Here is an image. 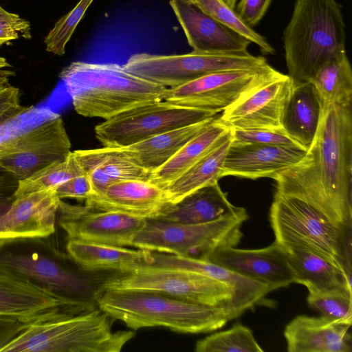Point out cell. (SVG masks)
<instances>
[{"label": "cell", "instance_id": "74e56055", "mask_svg": "<svg viewBox=\"0 0 352 352\" xmlns=\"http://www.w3.org/2000/svg\"><path fill=\"white\" fill-rule=\"evenodd\" d=\"M30 109L21 104L18 88L9 85L0 89V127Z\"/></svg>", "mask_w": 352, "mask_h": 352}, {"label": "cell", "instance_id": "60d3db41", "mask_svg": "<svg viewBox=\"0 0 352 352\" xmlns=\"http://www.w3.org/2000/svg\"><path fill=\"white\" fill-rule=\"evenodd\" d=\"M30 27V22L20 17L0 19V45L17 39L19 33L29 34Z\"/></svg>", "mask_w": 352, "mask_h": 352}, {"label": "cell", "instance_id": "9c48e42d", "mask_svg": "<svg viewBox=\"0 0 352 352\" xmlns=\"http://www.w3.org/2000/svg\"><path fill=\"white\" fill-rule=\"evenodd\" d=\"M268 65L265 58L242 53H190L131 56L123 66L128 72L149 81L172 88L210 73L255 69Z\"/></svg>", "mask_w": 352, "mask_h": 352}, {"label": "cell", "instance_id": "277c9868", "mask_svg": "<svg viewBox=\"0 0 352 352\" xmlns=\"http://www.w3.org/2000/svg\"><path fill=\"white\" fill-rule=\"evenodd\" d=\"M283 41L293 84L311 82L322 65L346 54L342 6L336 0H296Z\"/></svg>", "mask_w": 352, "mask_h": 352}, {"label": "cell", "instance_id": "8d00e7d4", "mask_svg": "<svg viewBox=\"0 0 352 352\" xmlns=\"http://www.w3.org/2000/svg\"><path fill=\"white\" fill-rule=\"evenodd\" d=\"M230 129L232 140L235 142L300 146L283 129Z\"/></svg>", "mask_w": 352, "mask_h": 352}, {"label": "cell", "instance_id": "7a4b0ae2", "mask_svg": "<svg viewBox=\"0 0 352 352\" xmlns=\"http://www.w3.org/2000/svg\"><path fill=\"white\" fill-rule=\"evenodd\" d=\"M59 77L78 114L104 120L162 101L168 89L116 63L75 61L64 67Z\"/></svg>", "mask_w": 352, "mask_h": 352}, {"label": "cell", "instance_id": "7dc6e473", "mask_svg": "<svg viewBox=\"0 0 352 352\" xmlns=\"http://www.w3.org/2000/svg\"><path fill=\"white\" fill-rule=\"evenodd\" d=\"M183 1H186V2H187V3H190V0H183Z\"/></svg>", "mask_w": 352, "mask_h": 352}, {"label": "cell", "instance_id": "7c38bea8", "mask_svg": "<svg viewBox=\"0 0 352 352\" xmlns=\"http://www.w3.org/2000/svg\"><path fill=\"white\" fill-rule=\"evenodd\" d=\"M71 146L63 120L56 116L24 133L6 140L0 168L19 181L24 179L65 159Z\"/></svg>", "mask_w": 352, "mask_h": 352}, {"label": "cell", "instance_id": "836d02e7", "mask_svg": "<svg viewBox=\"0 0 352 352\" xmlns=\"http://www.w3.org/2000/svg\"><path fill=\"white\" fill-rule=\"evenodd\" d=\"M197 352H263L252 331L236 324L230 329L208 336L197 342Z\"/></svg>", "mask_w": 352, "mask_h": 352}, {"label": "cell", "instance_id": "484cf974", "mask_svg": "<svg viewBox=\"0 0 352 352\" xmlns=\"http://www.w3.org/2000/svg\"><path fill=\"white\" fill-rule=\"evenodd\" d=\"M321 111L322 101L311 82L293 84L282 115V129L307 150L317 132Z\"/></svg>", "mask_w": 352, "mask_h": 352}, {"label": "cell", "instance_id": "603a6c76", "mask_svg": "<svg viewBox=\"0 0 352 352\" xmlns=\"http://www.w3.org/2000/svg\"><path fill=\"white\" fill-rule=\"evenodd\" d=\"M282 247L293 274L294 283L303 285L309 293L352 290L351 275L330 259L305 247Z\"/></svg>", "mask_w": 352, "mask_h": 352}, {"label": "cell", "instance_id": "4316f807", "mask_svg": "<svg viewBox=\"0 0 352 352\" xmlns=\"http://www.w3.org/2000/svg\"><path fill=\"white\" fill-rule=\"evenodd\" d=\"M214 118L172 129L121 148L150 174L166 162Z\"/></svg>", "mask_w": 352, "mask_h": 352}, {"label": "cell", "instance_id": "4dcf8cb0", "mask_svg": "<svg viewBox=\"0 0 352 352\" xmlns=\"http://www.w3.org/2000/svg\"><path fill=\"white\" fill-rule=\"evenodd\" d=\"M322 105L352 102V69L346 53L327 62L311 81Z\"/></svg>", "mask_w": 352, "mask_h": 352}, {"label": "cell", "instance_id": "ab89813d", "mask_svg": "<svg viewBox=\"0 0 352 352\" xmlns=\"http://www.w3.org/2000/svg\"><path fill=\"white\" fill-rule=\"evenodd\" d=\"M272 0H240L236 12L250 27L257 25L266 14Z\"/></svg>", "mask_w": 352, "mask_h": 352}, {"label": "cell", "instance_id": "f1b7e54d", "mask_svg": "<svg viewBox=\"0 0 352 352\" xmlns=\"http://www.w3.org/2000/svg\"><path fill=\"white\" fill-rule=\"evenodd\" d=\"M231 129L205 155L182 175L164 188L167 201L174 205L197 190L218 182L228 148Z\"/></svg>", "mask_w": 352, "mask_h": 352}, {"label": "cell", "instance_id": "ffe728a7", "mask_svg": "<svg viewBox=\"0 0 352 352\" xmlns=\"http://www.w3.org/2000/svg\"><path fill=\"white\" fill-rule=\"evenodd\" d=\"M85 205L146 219L159 218L171 206L163 188L144 179L116 181L102 194L85 200Z\"/></svg>", "mask_w": 352, "mask_h": 352}, {"label": "cell", "instance_id": "f6af8a7d", "mask_svg": "<svg viewBox=\"0 0 352 352\" xmlns=\"http://www.w3.org/2000/svg\"><path fill=\"white\" fill-rule=\"evenodd\" d=\"M19 16L14 13L8 12L0 6V19H15Z\"/></svg>", "mask_w": 352, "mask_h": 352}, {"label": "cell", "instance_id": "8fae6325", "mask_svg": "<svg viewBox=\"0 0 352 352\" xmlns=\"http://www.w3.org/2000/svg\"><path fill=\"white\" fill-rule=\"evenodd\" d=\"M280 74L269 64L255 69L210 73L168 88L164 100L217 114L255 87Z\"/></svg>", "mask_w": 352, "mask_h": 352}, {"label": "cell", "instance_id": "f35d334b", "mask_svg": "<svg viewBox=\"0 0 352 352\" xmlns=\"http://www.w3.org/2000/svg\"><path fill=\"white\" fill-rule=\"evenodd\" d=\"M55 191L60 199L74 198L85 201L94 195L93 188L87 173L66 180L58 186Z\"/></svg>", "mask_w": 352, "mask_h": 352}, {"label": "cell", "instance_id": "3957f363", "mask_svg": "<svg viewBox=\"0 0 352 352\" xmlns=\"http://www.w3.org/2000/svg\"><path fill=\"white\" fill-rule=\"evenodd\" d=\"M95 301L133 330L163 327L182 333H208L236 318L228 305L209 306L154 292L102 288Z\"/></svg>", "mask_w": 352, "mask_h": 352}, {"label": "cell", "instance_id": "44dd1931", "mask_svg": "<svg viewBox=\"0 0 352 352\" xmlns=\"http://www.w3.org/2000/svg\"><path fill=\"white\" fill-rule=\"evenodd\" d=\"M170 5L193 51L203 53H242L251 42L221 24L192 3L170 0Z\"/></svg>", "mask_w": 352, "mask_h": 352}, {"label": "cell", "instance_id": "cb8c5ba5", "mask_svg": "<svg viewBox=\"0 0 352 352\" xmlns=\"http://www.w3.org/2000/svg\"><path fill=\"white\" fill-rule=\"evenodd\" d=\"M247 213L232 204L219 183L197 190L176 204L170 206L157 219L174 223L197 224Z\"/></svg>", "mask_w": 352, "mask_h": 352}, {"label": "cell", "instance_id": "ee69618b", "mask_svg": "<svg viewBox=\"0 0 352 352\" xmlns=\"http://www.w3.org/2000/svg\"><path fill=\"white\" fill-rule=\"evenodd\" d=\"M11 67L5 58L0 56V89L10 85V78L15 76L14 71L10 69Z\"/></svg>", "mask_w": 352, "mask_h": 352}, {"label": "cell", "instance_id": "e0dca14e", "mask_svg": "<svg viewBox=\"0 0 352 352\" xmlns=\"http://www.w3.org/2000/svg\"><path fill=\"white\" fill-rule=\"evenodd\" d=\"M205 259L265 283L272 291L294 283L285 250L276 241L261 249H218Z\"/></svg>", "mask_w": 352, "mask_h": 352}, {"label": "cell", "instance_id": "8992f818", "mask_svg": "<svg viewBox=\"0 0 352 352\" xmlns=\"http://www.w3.org/2000/svg\"><path fill=\"white\" fill-rule=\"evenodd\" d=\"M0 265L62 297L96 302L106 277L80 267L50 236L0 240Z\"/></svg>", "mask_w": 352, "mask_h": 352}, {"label": "cell", "instance_id": "d6a6232c", "mask_svg": "<svg viewBox=\"0 0 352 352\" xmlns=\"http://www.w3.org/2000/svg\"><path fill=\"white\" fill-rule=\"evenodd\" d=\"M203 12L221 24L256 45L265 54H274L275 50L261 34L246 24L234 8L222 0H190Z\"/></svg>", "mask_w": 352, "mask_h": 352}, {"label": "cell", "instance_id": "ba28073f", "mask_svg": "<svg viewBox=\"0 0 352 352\" xmlns=\"http://www.w3.org/2000/svg\"><path fill=\"white\" fill-rule=\"evenodd\" d=\"M102 288L163 294L195 303L230 305L235 290L229 285L200 273L148 265L107 276Z\"/></svg>", "mask_w": 352, "mask_h": 352}, {"label": "cell", "instance_id": "7bdbcfd3", "mask_svg": "<svg viewBox=\"0 0 352 352\" xmlns=\"http://www.w3.org/2000/svg\"><path fill=\"white\" fill-rule=\"evenodd\" d=\"M19 180L0 169V214L6 211L14 200Z\"/></svg>", "mask_w": 352, "mask_h": 352}, {"label": "cell", "instance_id": "5bb4252c", "mask_svg": "<svg viewBox=\"0 0 352 352\" xmlns=\"http://www.w3.org/2000/svg\"><path fill=\"white\" fill-rule=\"evenodd\" d=\"M94 307L91 302L55 294L0 265V316L32 322L58 312L79 313Z\"/></svg>", "mask_w": 352, "mask_h": 352}, {"label": "cell", "instance_id": "1f68e13d", "mask_svg": "<svg viewBox=\"0 0 352 352\" xmlns=\"http://www.w3.org/2000/svg\"><path fill=\"white\" fill-rule=\"evenodd\" d=\"M85 173L71 151L65 159L55 162L30 177L19 180L14 197L41 190L56 189L66 180Z\"/></svg>", "mask_w": 352, "mask_h": 352}, {"label": "cell", "instance_id": "d590c367", "mask_svg": "<svg viewBox=\"0 0 352 352\" xmlns=\"http://www.w3.org/2000/svg\"><path fill=\"white\" fill-rule=\"evenodd\" d=\"M93 1L80 0L71 11L59 19L45 38L47 52L58 56L65 54L66 44Z\"/></svg>", "mask_w": 352, "mask_h": 352}, {"label": "cell", "instance_id": "b9f144b4", "mask_svg": "<svg viewBox=\"0 0 352 352\" xmlns=\"http://www.w3.org/2000/svg\"><path fill=\"white\" fill-rule=\"evenodd\" d=\"M30 322L13 317L0 316V352L19 335Z\"/></svg>", "mask_w": 352, "mask_h": 352}, {"label": "cell", "instance_id": "f546056e", "mask_svg": "<svg viewBox=\"0 0 352 352\" xmlns=\"http://www.w3.org/2000/svg\"><path fill=\"white\" fill-rule=\"evenodd\" d=\"M73 153L85 173L90 168L97 167L116 182L124 179L148 180L150 175L121 148L104 146L75 151Z\"/></svg>", "mask_w": 352, "mask_h": 352}, {"label": "cell", "instance_id": "5b68a950", "mask_svg": "<svg viewBox=\"0 0 352 352\" xmlns=\"http://www.w3.org/2000/svg\"><path fill=\"white\" fill-rule=\"evenodd\" d=\"M115 320L98 307L44 316L30 322L1 352H119L135 333L113 331Z\"/></svg>", "mask_w": 352, "mask_h": 352}, {"label": "cell", "instance_id": "6da1fadb", "mask_svg": "<svg viewBox=\"0 0 352 352\" xmlns=\"http://www.w3.org/2000/svg\"><path fill=\"white\" fill-rule=\"evenodd\" d=\"M273 179L276 194L299 198L352 229V102L322 104L317 132L305 155Z\"/></svg>", "mask_w": 352, "mask_h": 352}, {"label": "cell", "instance_id": "30bf717a", "mask_svg": "<svg viewBox=\"0 0 352 352\" xmlns=\"http://www.w3.org/2000/svg\"><path fill=\"white\" fill-rule=\"evenodd\" d=\"M216 115L162 100L117 114L96 125L94 131L104 146L122 148Z\"/></svg>", "mask_w": 352, "mask_h": 352}, {"label": "cell", "instance_id": "ac0fdd59", "mask_svg": "<svg viewBox=\"0 0 352 352\" xmlns=\"http://www.w3.org/2000/svg\"><path fill=\"white\" fill-rule=\"evenodd\" d=\"M306 151L298 146L240 143L232 140L224 160L221 178L231 175L252 179H273L298 162Z\"/></svg>", "mask_w": 352, "mask_h": 352}, {"label": "cell", "instance_id": "e575fe53", "mask_svg": "<svg viewBox=\"0 0 352 352\" xmlns=\"http://www.w3.org/2000/svg\"><path fill=\"white\" fill-rule=\"evenodd\" d=\"M309 306L330 320L352 324V290L309 293Z\"/></svg>", "mask_w": 352, "mask_h": 352}, {"label": "cell", "instance_id": "7402d4cb", "mask_svg": "<svg viewBox=\"0 0 352 352\" xmlns=\"http://www.w3.org/2000/svg\"><path fill=\"white\" fill-rule=\"evenodd\" d=\"M351 324L323 316L300 315L285 327L284 336L289 352H351Z\"/></svg>", "mask_w": 352, "mask_h": 352}, {"label": "cell", "instance_id": "2e32d148", "mask_svg": "<svg viewBox=\"0 0 352 352\" xmlns=\"http://www.w3.org/2000/svg\"><path fill=\"white\" fill-rule=\"evenodd\" d=\"M60 200L55 189L15 197L0 214V240L51 236L56 231Z\"/></svg>", "mask_w": 352, "mask_h": 352}, {"label": "cell", "instance_id": "d6986e66", "mask_svg": "<svg viewBox=\"0 0 352 352\" xmlns=\"http://www.w3.org/2000/svg\"><path fill=\"white\" fill-rule=\"evenodd\" d=\"M144 265L195 272L229 285L235 290L230 309L236 318L259 305L272 292L265 283L203 258L151 252V261Z\"/></svg>", "mask_w": 352, "mask_h": 352}, {"label": "cell", "instance_id": "9a60e30c", "mask_svg": "<svg viewBox=\"0 0 352 352\" xmlns=\"http://www.w3.org/2000/svg\"><path fill=\"white\" fill-rule=\"evenodd\" d=\"M292 85L289 76L281 73L240 98L218 119L230 129H282V115Z\"/></svg>", "mask_w": 352, "mask_h": 352}, {"label": "cell", "instance_id": "bcb514c9", "mask_svg": "<svg viewBox=\"0 0 352 352\" xmlns=\"http://www.w3.org/2000/svg\"><path fill=\"white\" fill-rule=\"evenodd\" d=\"M222 1H223L226 4H228L231 8L235 9L237 0H222Z\"/></svg>", "mask_w": 352, "mask_h": 352}, {"label": "cell", "instance_id": "83f0119b", "mask_svg": "<svg viewBox=\"0 0 352 352\" xmlns=\"http://www.w3.org/2000/svg\"><path fill=\"white\" fill-rule=\"evenodd\" d=\"M230 130L214 118L166 162L151 173L148 180L164 188L210 151Z\"/></svg>", "mask_w": 352, "mask_h": 352}, {"label": "cell", "instance_id": "d4e9b609", "mask_svg": "<svg viewBox=\"0 0 352 352\" xmlns=\"http://www.w3.org/2000/svg\"><path fill=\"white\" fill-rule=\"evenodd\" d=\"M66 251L80 267L90 272L126 273L148 263L151 252L123 246L67 240Z\"/></svg>", "mask_w": 352, "mask_h": 352}, {"label": "cell", "instance_id": "52a82bcc", "mask_svg": "<svg viewBox=\"0 0 352 352\" xmlns=\"http://www.w3.org/2000/svg\"><path fill=\"white\" fill-rule=\"evenodd\" d=\"M248 218L245 213L197 224L146 219L132 247L205 259L218 249L236 247L243 236L242 225Z\"/></svg>", "mask_w": 352, "mask_h": 352}, {"label": "cell", "instance_id": "4fadbf2b", "mask_svg": "<svg viewBox=\"0 0 352 352\" xmlns=\"http://www.w3.org/2000/svg\"><path fill=\"white\" fill-rule=\"evenodd\" d=\"M146 222V219L123 212L59 201L57 223L67 240L132 247L135 236Z\"/></svg>", "mask_w": 352, "mask_h": 352}]
</instances>
